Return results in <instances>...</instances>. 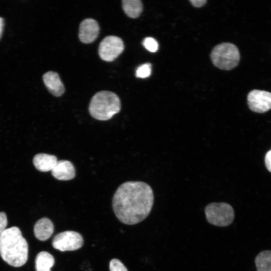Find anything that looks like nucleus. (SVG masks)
I'll list each match as a JSON object with an SVG mask.
<instances>
[{"label":"nucleus","mask_w":271,"mask_h":271,"mask_svg":"<svg viewBox=\"0 0 271 271\" xmlns=\"http://www.w3.org/2000/svg\"><path fill=\"white\" fill-rule=\"evenodd\" d=\"M143 45L146 49L151 52H155L158 49V43L157 41L152 37L146 38L143 41Z\"/></svg>","instance_id":"obj_18"},{"label":"nucleus","mask_w":271,"mask_h":271,"mask_svg":"<svg viewBox=\"0 0 271 271\" xmlns=\"http://www.w3.org/2000/svg\"><path fill=\"white\" fill-rule=\"evenodd\" d=\"M120 101L114 93L101 91L91 98L88 110L91 116L99 120H107L120 110Z\"/></svg>","instance_id":"obj_3"},{"label":"nucleus","mask_w":271,"mask_h":271,"mask_svg":"<svg viewBox=\"0 0 271 271\" xmlns=\"http://www.w3.org/2000/svg\"><path fill=\"white\" fill-rule=\"evenodd\" d=\"M110 271H128L126 267L119 259L113 258L109 262Z\"/></svg>","instance_id":"obj_19"},{"label":"nucleus","mask_w":271,"mask_h":271,"mask_svg":"<svg viewBox=\"0 0 271 271\" xmlns=\"http://www.w3.org/2000/svg\"><path fill=\"white\" fill-rule=\"evenodd\" d=\"M210 56L212 62L216 67L225 70L234 68L240 60L237 47L230 43H223L216 46Z\"/></svg>","instance_id":"obj_4"},{"label":"nucleus","mask_w":271,"mask_h":271,"mask_svg":"<svg viewBox=\"0 0 271 271\" xmlns=\"http://www.w3.org/2000/svg\"><path fill=\"white\" fill-rule=\"evenodd\" d=\"M153 203V191L149 184L142 181H127L118 187L112 204L114 213L121 222L133 225L149 215Z\"/></svg>","instance_id":"obj_1"},{"label":"nucleus","mask_w":271,"mask_h":271,"mask_svg":"<svg viewBox=\"0 0 271 271\" xmlns=\"http://www.w3.org/2000/svg\"><path fill=\"white\" fill-rule=\"evenodd\" d=\"M124 48V44L121 38L115 36H108L100 42L98 54L102 60L111 62L118 57Z\"/></svg>","instance_id":"obj_7"},{"label":"nucleus","mask_w":271,"mask_h":271,"mask_svg":"<svg viewBox=\"0 0 271 271\" xmlns=\"http://www.w3.org/2000/svg\"><path fill=\"white\" fill-rule=\"evenodd\" d=\"M99 32V27L95 20L90 18L85 19L80 24L79 40L83 43H91L97 38Z\"/></svg>","instance_id":"obj_9"},{"label":"nucleus","mask_w":271,"mask_h":271,"mask_svg":"<svg viewBox=\"0 0 271 271\" xmlns=\"http://www.w3.org/2000/svg\"><path fill=\"white\" fill-rule=\"evenodd\" d=\"M152 72L151 65L145 63L140 66L137 69L136 75L137 77L145 78L149 77Z\"/></svg>","instance_id":"obj_17"},{"label":"nucleus","mask_w":271,"mask_h":271,"mask_svg":"<svg viewBox=\"0 0 271 271\" xmlns=\"http://www.w3.org/2000/svg\"><path fill=\"white\" fill-rule=\"evenodd\" d=\"M55 259L53 256L47 251H41L38 253L35 259L36 271H51L54 265Z\"/></svg>","instance_id":"obj_14"},{"label":"nucleus","mask_w":271,"mask_h":271,"mask_svg":"<svg viewBox=\"0 0 271 271\" xmlns=\"http://www.w3.org/2000/svg\"><path fill=\"white\" fill-rule=\"evenodd\" d=\"M247 104L252 111L263 113L271 109V92L254 89L247 95Z\"/></svg>","instance_id":"obj_8"},{"label":"nucleus","mask_w":271,"mask_h":271,"mask_svg":"<svg viewBox=\"0 0 271 271\" xmlns=\"http://www.w3.org/2000/svg\"><path fill=\"white\" fill-rule=\"evenodd\" d=\"M53 247L61 251H73L83 245V239L78 232L65 231L56 235L52 242Z\"/></svg>","instance_id":"obj_6"},{"label":"nucleus","mask_w":271,"mask_h":271,"mask_svg":"<svg viewBox=\"0 0 271 271\" xmlns=\"http://www.w3.org/2000/svg\"><path fill=\"white\" fill-rule=\"evenodd\" d=\"M43 78L45 86L52 95L59 97L63 94L65 88L57 73L47 72L44 74Z\"/></svg>","instance_id":"obj_11"},{"label":"nucleus","mask_w":271,"mask_h":271,"mask_svg":"<svg viewBox=\"0 0 271 271\" xmlns=\"http://www.w3.org/2000/svg\"><path fill=\"white\" fill-rule=\"evenodd\" d=\"M207 221L215 226H227L232 223L234 211L232 207L225 202L211 203L205 208Z\"/></svg>","instance_id":"obj_5"},{"label":"nucleus","mask_w":271,"mask_h":271,"mask_svg":"<svg viewBox=\"0 0 271 271\" xmlns=\"http://www.w3.org/2000/svg\"><path fill=\"white\" fill-rule=\"evenodd\" d=\"M53 232V224L51 220L47 217L38 220L34 227L35 237L41 241L47 240L51 236Z\"/></svg>","instance_id":"obj_12"},{"label":"nucleus","mask_w":271,"mask_h":271,"mask_svg":"<svg viewBox=\"0 0 271 271\" xmlns=\"http://www.w3.org/2000/svg\"><path fill=\"white\" fill-rule=\"evenodd\" d=\"M122 9L125 14L131 18L140 16L143 11V4L140 0H123Z\"/></svg>","instance_id":"obj_15"},{"label":"nucleus","mask_w":271,"mask_h":271,"mask_svg":"<svg viewBox=\"0 0 271 271\" xmlns=\"http://www.w3.org/2000/svg\"><path fill=\"white\" fill-rule=\"evenodd\" d=\"M57 161V158L55 156L45 153L36 155L33 160L36 169L42 172L51 171Z\"/></svg>","instance_id":"obj_13"},{"label":"nucleus","mask_w":271,"mask_h":271,"mask_svg":"<svg viewBox=\"0 0 271 271\" xmlns=\"http://www.w3.org/2000/svg\"><path fill=\"white\" fill-rule=\"evenodd\" d=\"M4 25V19L0 17V39L2 35Z\"/></svg>","instance_id":"obj_23"},{"label":"nucleus","mask_w":271,"mask_h":271,"mask_svg":"<svg viewBox=\"0 0 271 271\" xmlns=\"http://www.w3.org/2000/svg\"><path fill=\"white\" fill-rule=\"evenodd\" d=\"M28 244L17 226L6 229L0 236V255L9 265L20 267L28 258Z\"/></svg>","instance_id":"obj_2"},{"label":"nucleus","mask_w":271,"mask_h":271,"mask_svg":"<svg viewBox=\"0 0 271 271\" xmlns=\"http://www.w3.org/2000/svg\"><path fill=\"white\" fill-rule=\"evenodd\" d=\"M206 0H191L190 2L192 5L196 8H200L205 5Z\"/></svg>","instance_id":"obj_22"},{"label":"nucleus","mask_w":271,"mask_h":271,"mask_svg":"<svg viewBox=\"0 0 271 271\" xmlns=\"http://www.w3.org/2000/svg\"><path fill=\"white\" fill-rule=\"evenodd\" d=\"M265 164L267 169L271 172V150L265 155Z\"/></svg>","instance_id":"obj_21"},{"label":"nucleus","mask_w":271,"mask_h":271,"mask_svg":"<svg viewBox=\"0 0 271 271\" xmlns=\"http://www.w3.org/2000/svg\"><path fill=\"white\" fill-rule=\"evenodd\" d=\"M52 175L56 179L68 181L74 178L76 175L73 164L68 160L58 161L51 170Z\"/></svg>","instance_id":"obj_10"},{"label":"nucleus","mask_w":271,"mask_h":271,"mask_svg":"<svg viewBox=\"0 0 271 271\" xmlns=\"http://www.w3.org/2000/svg\"><path fill=\"white\" fill-rule=\"evenodd\" d=\"M8 224V220L6 214L4 212H0V236L5 230Z\"/></svg>","instance_id":"obj_20"},{"label":"nucleus","mask_w":271,"mask_h":271,"mask_svg":"<svg viewBox=\"0 0 271 271\" xmlns=\"http://www.w3.org/2000/svg\"><path fill=\"white\" fill-rule=\"evenodd\" d=\"M257 271H271V250H263L255 258Z\"/></svg>","instance_id":"obj_16"}]
</instances>
